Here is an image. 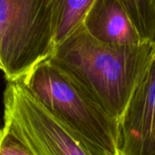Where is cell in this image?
<instances>
[{
	"mask_svg": "<svg viewBox=\"0 0 155 155\" xmlns=\"http://www.w3.org/2000/svg\"><path fill=\"white\" fill-rule=\"evenodd\" d=\"M144 42L155 43V0H118Z\"/></svg>",
	"mask_w": 155,
	"mask_h": 155,
	"instance_id": "ba28073f",
	"label": "cell"
},
{
	"mask_svg": "<svg viewBox=\"0 0 155 155\" xmlns=\"http://www.w3.org/2000/svg\"><path fill=\"white\" fill-rule=\"evenodd\" d=\"M54 49L53 0H0V60L7 81L25 77Z\"/></svg>",
	"mask_w": 155,
	"mask_h": 155,
	"instance_id": "3957f363",
	"label": "cell"
},
{
	"mask_svg": "<svg viewBox=\"0 0 155 155\" xmlns=\"http://www.w3.org/2000/svg\"><path fill=\"white\" fill-rule=\"evenodd\" d=\"M118 154L155 155V43L148 65L119 119Z\"/></svg>",
	"mask_w": 155,
	"mask_h": 155,
	"instance_id": "5b68a950",
	"label": "cell"
},
{
	"mask_svg": "<svg viewBox=\"0 0 155 155\" xmlns=\"http://www.w3.org/2000/svg\"><path fill=\"white\" fill-rule=\"evenodd\" d=\"M83 26L91 37L107 45L134 46L144 42L118 0H95Z\"/></svg>",
	"mask_w": 155,
	"mask_h": 155,
	"instance_id": "8992f818",
	"label": "cell"
},
{
	"mask_svg": "<svg viewBox=\"0 0 155 155\" xmlns=\"http://www.w3.org/2000/svg\"><path fill=\"white\" fill-rule=\"evenodd\" d=\"M4 122L35 155H114L48 111L20 79L7 81Z\"/></svg>",
	"mask_w": 155,
	"mask_h": 155,
	"instance_id": "277c9868",
	"label": "cell"
},
{
	"mask_svg": "<svg viewBox=\"0 0 155 155\" xmlns=\"http://www.w3.org/2000/svg\"><path fill=\"white\" fill-rule=\"evenodd\" d=\"M20 80L34 98L64 124L110 153L119 155V122L48 58Z\"/></svg>",
	"mask_w": 155,
	"mask_h": 155,
	"instance_id": "7a4b0ae2",
	"label": "cell"
},
{
	"mask_svg": "<svg viewBox=\"0 0 155 155\" xmlns=\"http://www.w3.org/2000/svg\"><path fill=\"white\" fill-rule=\"evenodd\" d=\"M153 44L112 46L91 37L84 26L57 45L50 58L119 122L151 58Z\"/></svg>",
	"mask_w": 155,
	"mask_h": 155,
	"instance_id": "6da1fadb",
	"label": "cell"
},
{
	"mask_svg": "<svg viewBox=\"0 0 155 155\" xmlns=\"http://www.w3.org/2000/svg\"><path fill=\"white\" fill-rule=\"evenodd\" d=\"M95 0H53L54 48L84 24Z\"/></svg>",
	"mask_w": 155,
	"mask_h": 155,
	"instance_id": "52a82bcc",
	"label": "cell"
},
{
	"mask_svg": "<svg viewBox=\"0 0 155 155\" xmlns=\"http://www.w3.org/2000/svg\"><path fill=\"white\" fill-rule=\"evenodd\" d=\"M0 70L3 71V65H2V63H1V60H0Z\"/></svg>",
	"mask_w": 155,
	"mask_h": 155,
	"instance_id": "30bf717a",
	"label": "cell"
},
{
	"mask_svg": "<svg viewBox=\"0 0 155 155\" xmlns=\"http://www.w3.org/2000/svg\"><path fill=\"white\" fill-rule=\"evenodd\" d=\"M0 155H35L15 134L11 126L4 122L0 129Z\"/></svg>",
	"mask_w": 155,
	"mask_h": 155,
	"instance_id": "9c48e42d",
	"label": "cell"
}]
</instances>
